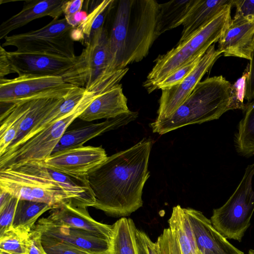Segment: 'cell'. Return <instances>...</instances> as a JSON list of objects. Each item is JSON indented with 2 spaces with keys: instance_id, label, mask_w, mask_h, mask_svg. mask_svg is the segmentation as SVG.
<instances>
[{
  "instance_id": "obj_1",
  "label": "cell",
  "mask_w": 254,
  "mask_h": 254,
  "mask_svg": "<svg viewBox=\"0 0 254 254\" xmlns=\"http://www.w3.org/2000/svg\"><path fill=\"white\" fill-rule=\"evenodd\" d=\"M151 148V140L144 138L108 157L86 175L95 199L93 207L112 217H125L142 206Z\"/></svg>"
},
{
  "instance_id": "obj_2",
  "label": "cell",
  "mask_w": 254,
  "mask_h": 254,
  "mask_svg": "<svg viewBox=\"0 0 254 254\" xmlns=\"http://www.w3.org/2000/svg\"><path fill=\"white\" fill-rule=\"evenodd\" d=\"M0 190L19 199L47 203L53 209L66 202L86 207L95 203L86 176L65 174L42 161L0 170Z\"/></svg>"
},
{
  "instance_id": "obj_3",
  "label": "cell",
  "mask_w": 254,
  "mask_h": 254,
  "mask_svg": "<svg viewBox=\"0 0 254 254\" xmlns=\"http://www.w3.org/2000/svg\"><path fill=\"white\" fill-rule=\"evenodd\" d=\"M159 5L155 0L119 1L109 35L110 63L102 79L147 56L158 37L156 25Z\"/></svg>"
},
{
  "instance_id": "obj_4",
  "label": "cell",
  "mask_w": 254,
  "mask_h": 254,
  "mask_svg": "<svg viewBox=\"0 0 254 254\" xmlns=\"http://www.w3.org/2000/svg\"><path fill=\"white\" fill-rule=\"evenodd\" d=\"M231 87L222 75L200 81L171 116L150 124L152 131L162 135L187 125L218 119L230 110Z\"/></svg>"
},
{
  "instance_id": "obj_5",
  "label": "cell",
  "mask_w": 254,
  "mask_h": 254,
  "mask_svg": "<svg viewBox=\"0 0 254 254\" xmlns=\"http://www.w3.org/2000/svg\"><path fill=\"white\" fill-rule=\"evenodd\" d=\"M232 6L231 1L195 34L155 60V64L143 83L148 93L153 91L154 86L171 73L203 56L218 42L232 19Z\"/></svg>"
},
{
  "instance_id": "obj_6",
  "label": "cell",
  "mask_w": 254,
  "mask_h": 254,
  "mask_svg": "<svg viewBox=\"0 0 254 254\" xmlns=\"http://www.w3.org/2000/svg\"><path fill=\"white\" fill-rule=\"evenodd\" d=\"M87 91L73 110L49 125L13 150L0 156V170L29 162L43 161L50 156L67 127L98 96Z\"/></svg>"
},
{
  "instance_id": "obj_7",
  "label": "cell",
  "mask_w": 254,
  "mask_h": 254,
  "mask_svg": "<svg viewBox=\"0 0 254 254\" xmlns=\"http://www.w3.org/2000/svg\"><path fill=\"white\" fill-rule=\"evenodd\" d=\"M254 163L247 167L241 182L228 200L213 210L211 223L227 239L241 242L251 225L254 212Z\"/></svg>"
},
{
  "instance_id": "obj_8",
  "label": "cell",
  "mask_w": 254,
  "mask_h": 254,
  "mask_svg": "<svg viewBox=\"0 0 254 254\" xmlns=\"http://www.w3.org/2000/svg\"><path fill=\"white\" fill-rule=\"evenodd\" d=\"M74 28L65 18L55 19L37 30L7 36L1 44L3 48L14 46L22 53L47 54L75 59L74 41L71 32Z\"/></svg>"
},
{
  "instance_id": "obj_9",
  "label": "cell",
  "mask_w": 254,
  "mask_h": 254,
  "mask_svg": "<svg viewBox=\"0 0 254 254\" xmlns=\"http://www.w3.org/2000/svg\"><path fill=\"white\" fill-rule=\"evenodd\" d=\"M77 87L57 76L23 75L0 78V103L8 105L41 98H65Z\"/></svg>"
},
{
  "instance_id": "obj_10",
  "label": "cell",
  "mask_w": 254,
  "mask_h": 254,
  "mask_svg": "<svg viewBox=\"0 0 254 254\" xmlns=\"http://www.w3.org/2000/svg\"><path fill=\"white\" fill-rule=\"evenodd\" d=\"M109 35L104 27L86 44L72 71V84L99 95L100 85L109 65Z\"/></svg>"
},
{
  "instance_id": "obj_11",
  "label": "cell",
  "mask_w": 254,
  "mask_h": 254,
  "mask_svg": "<svg viewBox=\"0 0 254 254\" xmlns=\"http://www.w3.org/2000/svg\"><path fill=\"white\" fill-rule=\"evenodd\" d=\"M15 73L18 76H57L70 83L72 71L77 63L75 59L40 53L7 52Z\"/></svg>"
},
{
  "instance_id": "obj_12",
  "label": "cell",
  "mask_w": 254,
  "mask_h": 254,
  "mask_svg": "<svg viewBox=\"0 0 254 254\" xmlns=\"http://www.w3.org/2000/svg\"><path fill=\"white\" fill-rule=\"evenodd\" d=\"M222 52L211 45L191 73L179 84L162 90L156 120L167 119L186 100L203 75L221 56Z\"/></svg>"
},
{
  "instance_id": "obj_13",
  "label": "cell",
  "mask_w": 254,
  "mask_h": 254,
  "mask_svg": "<svg viewBox=\"0 0 254 254\" xmlns=\"http://www.w3.org/2000/svg\"><path fill=\"white\" fill-rule=\"evenodd\" d=\"M107 158L102 146L82 145L52 154L42 162L46 166L65 174L86 176Z\"/></svg>"
},
{
  "instance_id": "obj_14",
  "label": "cell",
  "mask_w": 254,
  "mask_h": 254,
  "mask_svg": "<svg viewBox=\"0 0 254 254\" xmlns=\"http://www.w3.org/2000/svg\"><path fill=\"white\" fill-rule=\"evenodd\" d=\"M33 229L41 235L95 253L110 251V238L85 230L50 223L43 218L39 219Z\"/></svg>"
},
{
  "instance_id": "obj_15",
  "label": "cell",
  "mask_w": 254,
  "mask_h": 254,
  "mask_svg": "<svg viewBox=\"0 0 254 254\" xmlns=\"http://www.w3.org/2000/svg\"><path fill=\"white\" fill-rule=\"evenodd\" d=\"M191 226L200 254H244L213 226L210 219L191 208H184Z\"/></svg>"
},
{
  "instance_id": "obj_16",
  "label": "cell",
  "mask_w": 254,
  "mask_h": 254,
  "mask_svg": "<svg viewBox=\"0 0 254 254\" xmlns=\"http://www.w3.org/2000/svg\"><path fill=\"white\" fill-rule=\"evenodd\" d=\"M218 49L224 57L252 62L254 55V22L236 14L218 41Z\"/></svg>"
},
{
  "instance_id": "obj_17",
  "label": "cell",
  "mask_w": 254,
  "mask_h": 254,
  "mask_svg": "<svg viewBox=\"0 0 254 254\" xmlns=\"http://www.w3.org/2000/svg\"><path fill=\"white\" fill-rule=\"evenodd\" d=\"M87 208L66 202L51 209L49 215L43 218L54 225L81 229L112 238L113 225L96 221L89 215Z\"/></svg>"
},
{
  "instance_id": "obj_18",
  "label": "cell",
  "mask_w": 254,
  "mask_h": 254,
  "mask_svg": "<svg viewBox=\"0 0 254 254\" xmlns=\"http://www.w3.org/2000/svg\"><path fill=\"white\" fill-rule=\"evenodd\" d=\"M137 116V112L130 111L101 123L92 124L66 130L54 148L52 154L82 146L84 143L93 138L107 131L127 125L134 121Z\"/></svg>"
},
{
  "instance_id": "obj_19",
  "label": "cell",
  "mask_w": 254,
  "mask_h": 254,
  "mask_svg": "<svg viewBox=\"0 0 254 254\" xmlns=\"http://www.w3.org/2000/svg\"><path fill=\"white\" fill-rule=\"evenodd\" d=\"M66 0L26 1L18 13L3 21L0 25V40L4 39L12 31L20 28L35 19L49 16L59 19L63 13Z\"/></svg>"
},
{
  "instance_id": "obj_20",
  "label": "cell",
  "mask_w": 254,
  "mask_h": 254,
  "mask_svg": "<svg viewBox=\"0 0 254 254\" xmlns=\"http://www.w3.org/2000/svg\"><path fill=\"white\" fill-rule=\"evenodd\" d=\"M130 111L127 105L122 85L98 95L78 117L84 121L90 122L102 119L116 118Z\"/></svg>"
},
{
  "instance_id": "obj_21",
  "label": "cell",
  "mask_w": 254,
  "mask_h": 254,
  "mask_svg": "<svg viewBox=\"0 0 254 254\" xmlns=\"http://www.w3.org/2000/svg\"><path fill=\"white\" fill-rule=\"evenodd\" d=\"M231 1L232 0H195L182 24L183 29L178 43L195 34Z\"/></svg>"
},
{
  "instance_id": "obj_22",
  "label": "cell",
  "mask_w": 254,
  "mask_h": 254,
  "mask_svg": "<svg viewBox=\"0 0 254 254\" xmlns=\"http://www.w3.org/2000/svg\"><path fill=\"white\" fill-rule=\"evenodd\" d=\"M34 100L8 104V108L1 114L0 156L5 152L15 139L21 123L31 108Z\"/></svg>"
},
{
  "instance_id": "obj_23",
  "label": "cell",
  "mask_w": 254,
  "mask_h": 254,
  "mask_svg": "<svg viewBox=\"0 0 254 254\" xmlns=\"http://www.w3.org/2000/svg\"><path fill=\"white\" fill-rule=\"evenodd\" d=\"M195 0H173L159 3L156 31L157 36L182 25Z\"/></svg>"
},
{
  "instance_id": "obj_24",
  "label": "cell",
  "mask_w": 254,
  "mask_h": 254,
  "mask_svg": "<svg viewBox=\"0 0 254 254\" xmlns=\"http://www.w3.org/2000/svg\"><path fill=\"white\" fill-rule=\"evenodd\" d=\"M168 223L169 228L177 241L182 254H200L184 208L180 205L174 206Z\"/></svg>"
},
{
  "instance_id": "obj_25",
  "label": "cell",
  "mask_w": 254,
  "mask_h": 254,
  "mask_svg": "<svg viewBox=\"0 0 254 254\" xmlns=\"http://www.w3.org/2000/svg\"><path fill=\"white\" fill-rule=\"evenodd\" d=\"M53 207L40 202L19 199L12 223L11 230L19 234L28 236L38 219Z\"/></svg>"
},
{
  "instance_id": "obj_26",
  "label": "cell",
  "mask_w": 254,
  "mask_h": 254,
  "mask_svg": "<svg viewBox=\"0 0 254 254\" xmlns=\"http://www.w3.org/2000/svg\"><path fill=\"white\" fill-rule=\"evenodd\" d=\"M64 99L46 98L35 99L31 108L21 123L15 139L8 146L5 152L15 148L31 128L62 103Z\"/></svg>"
},
{
  "instance_id": "obj_27",
  "label": "cell",
  "mask_w": 254,
  "mask_h": 254,
  "mask_svg": "<svg viewBox=\"0 0 254 254\" xmlns=\"http://www.w3.org/2000/svg\"><path fill=\"white\" fill-rule=\"evenodd\" d=\"M111 254H138L135 238L137 228L130 218L122 217L113 225Z\"/></svg>"
},
{
  "instance_id": "obj_28",
  "label": "cell",
  "mask_w": 254,
  "mask_h": 254,
  "mask_svg": "<svg viewBox=\"0 0 254 254\" xmlns=\"http://www.w3.org/2000/svg\"><path fill=\"white\" fill-rule=\"evenodd\" d=\"M243 113L235 143L237 152L248 157L254 155V100L246 104Z\"/></svg>"
},
{
  "instance_id": "obj_29",
  "label": "cell",
  "mask_w": 254,
  "mask_h": 254,
  "mask_svg": "<svg viewBox=\"0 0 254 254\" xmlns=\"http://www.w3.org/2000/svg\"><path fill=\"white\" fill-rule=\"evenodd\" d=\"M115 0L99 1L93 9L89 13L83 23L78 27L83 33L86 44L94 34L103 27L105 18L114 4Z\"/></svg>"
},
{
  "instance_id": "obj_30",
  "label": "cell",
  "mask_w": 254,
  "mask_h": 254,
  "mask_svg": "<svg viewBox=\"0 0 254 254\" xmlns=\"http://www.w3.org/2000/svg\"><path fill=\"white\" fill-rule=\"evenodd\" d=\"M29 235H20L11 230L0 236V254H28Z\"/></svg>"
},
{
  "instance_id": "obj_31",
  "label": "cell",
  "mask_w": 254,
  "mask_h": 254,
  "mask_svg": "<svg viewBox=\"0 0 254 254\" xmlns=\"http://www.w3.org/2000/svg\"><path fill=\"white\" fill-rule=\"evenodd\" d=\"M43 247L47 254H111L110 251L95 253L41 235Z\"/></svg>"
},
{
  "instance_id": "obj_32",
  "label": "cell",
  "mask_w": 254,
  "mask_h": 254,
  "mask_svg": "<svg viewBox=\"0 0 254 254\" xmlns=\"http://www.w3.org/2000/svg\"><path fill=\"white\" fill-rule=\"evenodd\" d=\"M202 56L191 61L174 71L164 79L158 83L154 86L153 91L159 89H167L179 84L194 69Z\"/></svg>"
},
{
  "instance_id": "obj_33",
  "label": "cell",
  "mask_w": 254,
  "mask_h": 254,
  "mask_svg": "<svg viewBox=\"0 0 254 254\" xmlns=\"http://www.w3.org/2000/svg\"><path fill=\"white\" fill-rule=\"evenodd\" d=\"M249 75L250 71H245L234 84H232L230 110H244L246 104H244V100L246 98Z\"/></svg>"
},
{
  "instance_id": "obj_34",
  "label": "cell",
  "mask_w": 254,
  "mask_h": 254,
  "mask_svg": "<svg viewBox=\"0 0 254 254\" xmlns=\"http://www.w3.org/2000/svg\"><path fill=\"white\" fill-rule=\"evenodd\" d=\"M19 199L11 196L5 205L0 208V236L11 230L12 223Z\"/></svg>"
},
{
  "instance_id": "obj_35",
  "label": "cell",
  "mask_w": 254,
  "mask_h": 254,
  "mask_svg": "<svg viewBox=\"0 0 254 254\" xmlns=\"http://www.w3.org/2000/svg\"><path fill=\"white\" fill-rule=\"evenodd\" d=\"M160 254H182L179 244L170 229H165L156 242Z\"/></svg>"
},
{
  "instance_id": "obj_36",
  "label": "cell",
  "mask_w": 254,
  "mask_h": 254,
  "mask_svg": "<svg viewBox=\"0 0 254 254\" xmlns=\"http://www.w3.org/2000/svg\"><path fill=\"white\" fill-rule=\"evenodd\" d=\"M135 238L138 254H160L156 242L145 232L137 229Z\"/></svg>"
},
{
  "instance_id": "obj_37",
  "label": "cell",
  "mask_w": 254,
  "mask_h": 254,
  "mask_svg": "<svg viewBox=\"0 0 254 254\" xmlns=\"http://www.w3.org/2000/svg\"><path fill=\"white\" fill-rule=\"evenodd\" d=\"M232 4L236 8V14L254 22V0H232Z\"/></svg>"
},
{
  "instance_id": "obj_38",
  "label": "cell",
  "mask_w": 254,
  "mask_h": 254,
  "mask_svg": "<svg viewBox=\"0 0 254 254\" xmlns=\"http://www.w3.org/2000/svg\"><path fill=\"white\" fill-rule=\"evenodd\" d=\"M29 248L28 254H47L45 251L41 240V234L32 229L29 235Z\"/></svg>"
},
{
  "instance_id": "obj_39",
  "label": "cell",
  "mask_w": 254,
  "mask_h": 254,
  "mask_svg": "<svg viewBox=\"0 0 254 254\" xmlns=\"http://www.w3.org/2000/svg\"><path fill=\"white\" fill-rule=\"evenodd\" d=\"M15 73L12 64L7 56V52L0 46V78L10 73Z\"/></svg>"
},
{
  "instance_id": "obj_40",
  "label": "cell",
  "mask_w": 254,
  "mask_h": 254,
  "mask_svg": "<svg viewBox=\"0 0 254 254\" xmlns=\"http://www.w3.org/2000/svg\"><path fill=\"white\" fill-rule=\"evenodd\" d=\"M83 2V0H65L63 7L64 17L73 15L81 11Z\"/></svg>"
},
{
  "instance_id": "obj_41",
  "label": "cell",
  "mask_w": 254,
  "mask_h": 254,
  "mask_svg": "<svg viewBox=\"0 0 254 254\" xmlns=\"http://www.w3.org/2000/svg\"><path fill=\"white\" fill-rule=\"evenodd\" d=\"M88 14L85 11L81 10L78 12L68 16L64 17L68 23L73 28L79 27L86 19Z\"/></svg>"
},
{
  "instance_id": "obj_42",
  "label": "cell",
  "mask_w": 254,
  "mask_h": 254,
  "mask_svg": "<svg viewBox=\"0 0 254 254\" xmlns=\"http://www.w3.org/2000/svg\"><path fill=\"white\" fill-rule=\"evenodd\" d=\"M11 196L9 193L0 190V208L5 205Z\"/></svg>"
},
{
  "instance_id": "obj_43",
  "label": "cell",
  "mask_w": 254,
  "mask_h": 254,
  "mask_svg": "<svg viewBox=\"0 0 254 254\" xmlns=\"http://www.w3.org/2000/svg\"><path fill=\"white\" fill-rule=\"evenodd\" d=\"M248 254H254V250H250L248 252Z\"/></svg>"
}]
</instances>
